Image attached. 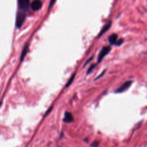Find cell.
<instances>
[{
  "instance_id": "cell-6",
  "label": "cell",
  "mask_w": 147,
  "mask_h": 147,
  "mask_svg": "<svg viewBox=\"0 0 147 147\" xmlns=\"http://www.w3.org/2000/svg\"><path fill=\"white\" fill-rule=\"evenodd\" d=\"M74 118L71 113L69 112H65L64 114V117L63 119L64 122H67V123H69L73 121Z\"/></svg>"
},
{
  "instance_id": "cell-4",
  "label": "cell",
  "mask_w": 147,
  "mask_h": 147,
  "mask_svg": "<svg viewBox=\"0 0 147 147\" xmlns=\"http://www.w3.org/2000/svg\"><path fill=\"white\" fill-rule=\"evenodd\" d=\"M42 6V2L39 0H36L33 1L31 4V8L32 10L36 11L41 9Z\"/></svg>"
},
{
  "instance_id": "cell-7",
  "label": "cell",
  "mask_w": 147,
  "mask_h": 147,
  "mask_svg": "<svg viewBox=\"0 0 147 147\" xmlns=\"http://www.w3.org/2000/svg\"><path fill=\"white\" fill-rule=\"evenodd\" d=\"M111 25V21L107 22V24H106L103 26V28L102 29V30H100L99 34H98V38H99V37H100L107 30H108L110 29Z\"/></svg>"
},
{
  "instance_id": "cell-11",
  "label": "cell",
  "mask_w": 147,
  "mask_h": 147,
  "mask_svg": "<svg viewBox=\"0 0 147 147\" xmlns=\"http://www.w3.org/2000/svg\"><path fill=\"white\" fill-rule=\"evenodd\" d=\"M95 66H96V64H92V65H91L90 67H89V68L88 69L87 71V74H88L90 72H91L92 70L93 69H94V68L95 67Z\"/></svg>"
},
{
  "instance_id": "cell-16",
  "label": "cell",
  "mask_w": 147,
  "mask_h": 147,
  "mask_svg": "<svg viewBox=\"0 0 147 147\" xmlns=\"http://www.w3.org/2000/svg\"><path fill=\"white\" fill-rule=\"evenodd\" d=\"M1 104H2V102L0 103V107H1Z\"/></svg>"
},
{
  "instance_id": "cell-3",
  "label": "cell",
  "mask_w": 147,
  "mask_h": 147,
  "mask_svg": "<svg viewBox=\"0 0 147 147\" xmlns=\"http://www.w3.org/2000/svg\"><path fill=\"white\" fill-rule=\"evenodd\" d=\"M132 82H133L131 80H127V81L125 82L117 90H116L115 91V92H116V93H121V92H122L126 91L131 86V84H132Z\"/></svg>"
},
{
  "instance_id": "cell-10",
  "label": "cell",
  "mask_w": 147,
  "mask_h": 147,
  "mask_svg": "<svg viewBox=\"0 0 147 147\" xmlns=\"http://www.w3.org/2000/svg\"><path fill=\"white\" fill-rule=\"evenodd\" d=\"M75 76V74H73L72 76L70 78V79H69V80L67 82V84H66V85H65V87H68V86H69L71 84V83H72L74 79Z\"/></svg>"
},
{
  "instance_id": "cell-5",
  "label": "cell",
  "mask_w": 147,
  "mask_h": 147,
  "mask_svg": "<svg viewBox=\"0 0 147 147\" xmlns=\"http://www.w3.org/2000/svg\"><path fill=\"white\" fill-rule=\"evenodd\" d=\"M19 7L22 10H25L28 8L29 0H18Z\"/></svg>"
},
{
  "instance_id": "cell-8",
  "label": "cell",
  "mask_w": 147,
  "mask_h": 147,
  "mask_svg": "<svg viewBox=\"0 0 147 147\" xmlns=\"http://www.w3.org/2000/svg\"><path fill=\"white\" fill-rule=\"evenodd\" d=\"M117 38L118 36L116 34H111L109 37V41L111 44H114L115 45L117 41Z\"/></svg>"
},
{
  "instance_id": "cell-9",
  "label": "cell",
  "mask_w": 147,
  "mask_h": 147,
  "mask_svg": "<svg viewBox=\"0 0 147 147\" xmlns=\"http://www.w3.org/2000/svg\"><path fill=\"white\" fill-rule=\"evenodd\" d=\"M28 47H29L28 44L26 45L24 47V49L22 50V53L21 54V56H20V59L21 61H22L24 60V57H25V55H26V54L27 53V51L28 50Z\"/></svg>"
},
{
  "instance_id": "cell-14",
  "label": "cell",
  "mask_w": 147,
  "mask_h": 147,
  "mask_svg": "<svg viewBox=\"0 0 147 147\" xmlns=\"http://www.w3.org/2000/svg\"><path fill=\"white\" fill-rule=\"evenodd\" d=\"M98 144H99V143L98 142L95 141V142H93V143L91 145V146H97L98 145Z\"/></svg>"
},
{
  "instance_id": "cell-12",
  "label": "cell",
  "mask_w": 147,
  "mask_h": 147,
  "mask_svg": "<svg viewBox=\"0 0 147 147\" xmlns=\"http://www.w3.org/2000/svg\"><path fill=\"white\" fill-rule=\"evenodd\" d=\"M56 0H51L50 1V2H49V6H48V8L50 9L52 7V6L54 5V3H55Z\"/></svg>"
},
{
  "instance_id": "cell-2",
  "label": "cell",
  "mask_w": 147,
  "mask_h": 147,
  "mask_svg": "<svg viewBox=\"0 0 147 147\" xmlns=\"http://www.w3.org/2000/svg\"><path fill=\"white\" fill-rule=\"evenodd\" d=\"M111 50V47H109V46H106V47H103L102 49L100 50L99 55H98V62L99 63L102 61V60L105 57V56L109 53V52Z\"/></svg>"
},
{
  "instance_id": "cell-15",
  "label": "cell",
  "mask_w": 147,
  "mask_h": 147,
  "mask_svg": "<svg viewBox=\"0 0 147 147\" xmlns=\"http://www.w3.org/2000/svg\"><path fill=\"white\" fill-rule=\"evenodd\" d=\"M105 71H106V70H105V71H103V72H102V73H101V74H100V75H99V76H97V77H96V79H95V80H96V79H99V78H100V77H101V76H102V75H104V73H105Z\"/></svg>"
},
{
  "instance_id": "cell-1",
  "label": "cell",
  "mask_w": 147,
  "mask_h": 147,
  "mask_svg": "<svg viewBox=\"0 0 147 147\" xmlns=\"http://www.w3.org/2000/svg\"><path fill=\"white\" fill-rule=\"evenodd\" d=\"M26 18V14L24 11H18L16 17V26L20 28L24 22Z\"/></svg>"
},
{
  "instance_id": "cell-13",
  "label": "cell",
  "mask_w": 147,
  "mask_h": 147,
  "mask_svg": "<svg viewBox=\"0 0 147 147\" xmlns=\"http://www.w3.org/2000/svg\"><path fill=\"white\" fill-rule=\"evenodd\" d=\"M123 40L122 39H119V40H117V41L115 45H120L121 44H122L123 43Z\"/></svg>"
}]
</instances>
